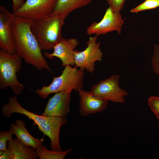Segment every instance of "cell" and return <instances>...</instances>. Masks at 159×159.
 Wrapping results in <instances>:
<instances>
[{
    "label": "cell",
    "mask_w": 159,
    "mask_h": 159,
    "mask_svg": "<svg viewBox=\"0 0 159 159\" xmlns=\"http://www.w3.org/2000/svg\"><path fill=\"white\" fill-rule=\"evenodd\" d=\"M120 78L118 75H112L93 85L90 91L93 95L98 98L114 102L124 103L125 97L128 93L120 87Z\"/></svg>",
    "instance_id": "8992f818"
},
{
    "label": "cell",
    "mask_w": 159,
    "mask_h": 159,
    "mask_svg": "<svg viewBox=\"0 0 159 159\" xmlns=\"http://www.w3.org/2000/svg\"><path fill=\"white\" fill-rule=\"evenodd\" d=\"M151 64L153 71L159 77V45H154Z\"/></svg>",
    "instance_id": "d6986e66"
},
{
    "label": "cell",
    "mask_w": 159,
    "mask_h": 159,
    "mask_svg": "<svg viewBox=\"0 0 159 159\" xmlns=\"http://www.w3.org/2000/svg\"><path fill=\"white\" fill-rule=\"evenodd\" d=\"M1 111L3 116L8 118L11 117L14 113L26 115L30 120L34 121L33 125H37L44 135L49 138L51 150L62 151L59 143V135L61 127L67 122L66 117H54L36 114L22 107L15 96L10 97L8 102L3 104Z\"/></svg>",
    "instance_id": "7a4b0ae2"
},
{
    "label": "cell",
    "mask_w": 159,
    "mask_h": 159,
    "mask_svg": "<svg viewBox=\"0 0 159 159\" xmlns=\"http://www.w3.org/2000/svg\"><path fill=\"white\" fill-rule=\"evenodd\" d=\"M124 23L120 12L113 11L109 7L101 21L91 24L87 28L86 33L90 35L95 34L98 36L116 31L120 34Z\"/></svg>",
    "instance_id": "9c48e42d"
},
{
    "label": "cell",
    "mask_w": 159,
    "mask_h": 159,
    "mask_svg": "<svg viewBox=\"0 0 159 159\" xmlns=\"http://www.w3.org/2000/svg\"><path fill=\"white\" fill-rule=\"evenodd\" d=\"M10 153L9 159H37L35 149L23 143L19 140L12 138L7 143Z\"/></svg>",
    "instance_id": "5bb4252c"
},
{
    "label": "cell",
    "mask_w": 159,
    "mask_h": 159,
    "mask_svg": "<svg viewBox=\"0 0 159 159\" xmlns=\"http://www.w3.org/2000/svg\"><path fill=\"white\" fill-rule=\"evenodd\" d=\"M78 92L80 96L79 112L82 116L100 112L107 109L108 101L96 97L91 91L82 89Z\"/></svg>",
    "instance_id": "4fadbf2b"
},
{
    "label": "cell",
    "mask_w": 159,
    "mask_h": 159,
    "mask_svg": "<svg viewBox=\"0 0 159 159\" xmlns=\"http://www.w3.org/2000/svg\"><path fill=\"white\" fill-rule=\"evenodd\" d=\"M148 105L150 110L159 119V96H152L148 100Z\"/></svg>",
    "instance_id": "ffe728a7"
},
{
    "label": "cell",
    "mask_w": 159,
    "mask_h": 159,
    "mask_svg": "<svg viewBox=\"0 0 159 159\" xmlns=\"http://www.w3.org/2000/svg\"><path fill=\"white\" fill-rule=\"evenodd\" d=\"M10 153L7 148L4 151L3 154L0 155V159H9Z\"/></svg>",
    "instance_id": "cb8c5ba5"
},
{
    "label": "cell",
    "mask_w": 159,
    "mask_h": 159,
    "mask_svg": "<svg viewBox=\"0 0 159 159\" xmlns=\"http://www.w3.org/2000/svg\"><path fill=\"white\" fill-rule=\"evenodd\" d=\"M15 123L11 124L10 130L16 136L17 138L23 143L32 147L35 150L38 145L43 144L44 137L39 139L33 137L26 130L25 123L23 121L20 119L17 120Z\"/></svg>",
    "instance_id": "9a60e30c"
},
{
    "label": "cell",
    "mask_w": 159,
    "mask_h": 159,
    "mask_svg": "<svg viewBox=\"0 0 159 159\" xmlns=\"http://www.w3.org/2000/svg\"><path fill=\"white\" fill-rule=\"evenodd\" d=\"M108 4L112 10L120 12L123 8L126 0H106Z\"/></svg>",
    "instance_id": "7402d4cb"
},
{
    "label": "cell",
    "mask_w": 159,
    "mask_h": 159,
    "mask_svg": "<svg viewBox=\"0 0 159 159\" xmlns=\"http://www.w3.org/2000/svg\"><path fill=\"white\" fill-rule=\"evenodd\" d=\"M13 6L12 7L13 13L16 12L25 3L24 0H12Z\"/></svg>",
    "instance_id": "603a6c76"
},
{
    "label": "cell",
    "mask_w": 159,
    "mask_h": 159,
    "mask_svg": "<svg viewBox=\"0 0 159 159\" xmlns=\"http://www.w3.org/2000/svg\"><path fill=\"white\" fill-rule=\"evenodd\" d=\"M77 68L76 66L73 67L70 65L65 66L59 76L54 77L49 85H43L35 92L44 99L52 93L72 90L78 92L83 87L85 70Z\"/></svg>",
    "instance_id": "277c9868"
},
{
    "label": "cell",
    "mask_w": 159,
    "mask_h": 159,
    "mask_svg": "<svg viewBox=\"0 0 159 159\" xmlns=\"http://www.w3.org/2000/svg\"><path fill=\"white\" fill-rule=\"evenodd\" d=\"M92 0H57L54 11L63 13L67 16L72 11L89 4Z\"/></svg>",
    "instance_id": "2e32d148"
},
{
    "label": "cell",
    "mask_w": 159,
    "mask_h": 159,
    "mask_svg": "<svg viewBox=\"0 0 159 159\" xmlns=\"http://www.w3.org/2000/svg\"><path fill=\"white\" fill-rule=\"evenodd\" d=\"M33 23L29 19L14 16L13 34L16 54L38 70L45 69L51 73L49 64L32 32Z\"/></svg>",
    "instance_id": "6da1fadb"
},
{
    "label": "cell",
    "mask_w": 159,
    "mask_h": 159,
    "mask_svg": "<svg viewBox=\"0 0 159 159\" xmlns=\"http://www.w3.org/2000/svg\"><path fill=\"white\" fill-rule=\"evenodd\" d=\"M73 148L65 151H57L48 150L45 145H38L35 150L39 159H63L71 152Z\"/></svg>",
    "instance_id": "e0dca14e"
},
{
    "label": "cell",
    "mask_w": 159,
    "mask_h": 159,
    "mask_svg": "<svg viewBox=\"0 0 159 159\" xmlns=\"http://www.w3.org/2000/svg\"><path fill=\"white\" fill-rule=\"evenodd\" d=\"M98 36L90 37L86 42L87 47L83 51L76 50L75 66L93 73L95 69V63L102 60L103 54L100 48V42H97Z\"/></svg>",
    "instance_id": "52a82bcc"
},
{
    "label": "cell",
    "mask_w": 159,
    "mask_h": 159,
    "mask_svg": "<svg viewBox=\"0 0 159 159\" xmlns=\"http://www.w3.org/2000/svg\"><path fill=\"white\" fill-rule=\"evenodd\" d=\"M67 16L64 13L53 11L33 22L31 30L42 50L53 49L61 41L62 29Z\"/></svg>",
    "instance_id": "3957f363"
},
{
    "label": "cell",
    "mask_w": 159,
    "mask_h": 159,
    "mask_svg": "<svg viewBox=\"0 0 159 159\" xmlns=\"http://www.w3.org/2000/svg\"><path fill=\"white\" fill-rule=\"evenodd\" d=\"M4 151L3 150H0V155H2L4 153Z\"/></svg>",
    "instance_id": "d4e9b609"
},
{
    "label": "cell",
    "mask_w": 159,
    "mask_h": 159,
    "mask_svg": "<svg viewBox=\"0 0 159 159\" xmlns=\"http://www.w3.org/2000/svg\"><path fill=\"white\" fill-rule=\"evenodd\" d=\"M22 58L16 54L0 50V89L10 87L14 94H21L24 86L18 80L17 74L22 68Z\"/></svg>",
    "instance_id": "5b68a950"
},
{
    "label": "cell",
    "mask_w": 159,
    "mask_h": 159,
    "mask_svg": "<svg viewBox=\"0 0 159 159\" xmlns=\"http://www.w3.org/2000/svg\"><path fill=\"white\" fill-rule=\"evenodd\" d=\"M159 7V0H145L143 3L132 9L130 12L138 13L139 11L156 8Z\"/></svg>",
    "instance_id": "ac0fdd59"
},
{
    "label": "cell",
    "mask_w": 159,
    "mask_h": 159,
    "mask_svg": "<svg viewBox=\"0 0 159 159\" xmlns=\"http://www.w3.org/2000/svg\"><path fill=\"white\" fill-rule=\"evenodd\" d=\"M14 15L5 7L0 6V48L10 54H16L13 34Z\"/></svg>",
    "instance_id": "30bf717a"
},
{
    "label": "cell",
    "mask_w": 159,
    "mask_h": 159,
    "mask_svg": "<svg viewBox=\"0 0 159 159\" xmlns=\"http://www.w3.org/2000/svg\"><path fill=\"white\" fill-rule=\"evenodd\" d=\"M57 0H26L16 12V17L25 18L33 22L52 13Z\"/></svg>",
    "instance_id": "ba28073f"
},
{
    "label": "cell",
    "mask_w": 159,
    "mask_h": 159,
    "mask_svg": "<svg viewBox=\"0 0 159 159\" xmlns=\"http://www.w3.org/2000/svg\"><path fill=\"white\" fill-rule=\"evenodd\" d=\"M13 134L9 130L0 132V150H6L7 148V142L11 140Z\"/></svg>",
    "instance_id": "44dd1931"
},
{
    "label": "cell",
    "mask_w": 159,
    "mask_h": 159,
    "mask_svg": "<svg viewBox=\"0 0 159 159\" xmlns=\"http://www.w3.org/2000/svg\"><path fill=\"white\" fill-rule=\"evenodd\" d=\"M71 92L62 91L55 93L49 99L41 115L66 117L70 110Z\"/></svg>",
    "instance_id": "7c38bea8"
},
{
    "label": "cell",
    "mask_w": 159,
    "mask_h": 159,
    "mask_svg": "<svg viewBox=\"0 0 159 159\" xmlns=\"http://www.w3.org/2000/svg\"><path fill=\"white\" fill-rule=\"evenodd\" d=\"M79 41L75 38L66 39L63 38L61 41L53 48V52L49 53H44V56L49 59L54 57L59 59L62 62V66L65 67L67 65H75L74 57L75 48L79 44Z\"/></svg>",
    "instance_id": "8fae6325"
}]
</instances>
